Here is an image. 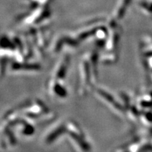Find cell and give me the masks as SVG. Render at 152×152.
<instances>
[{
  "mask_svg": "<svg viewBox=\"0 0 152 152\" xmlns=\"http://www.w3.org/2000/svg\"><path fill=\"white\" fill-rule=\"evenodd\" d=\"M96 52L87 54L81 60L79 67L78 92L84 94L92 87L93 77H96V65L97 60Z\"/></svg>",
  "mask_w": 152,
  "mask_h": 152,
  "instance_id": "cell-1",
  "label": "cell"
},
{
  "mask_svg": "<svg viewBox=\"0 0 152 152\" xmlns=\"http://www.w3.org/2000/svg\"><path fill=\"white\" fill-rule=\"evenodd\" d=\"M74 145L81 151L90 150V145L87 143L82 129L75 122L69 121L66 123V134Z\"/></svg>",
  "mask_w": 152,
  "mask_h": 152,
  "instance_id": "cell-2",
  "label": "cell"
},
{
  "mask_svg": "<svg viewBox=\"0 0 152 152\" xmlns=\"http://www.w3.org/2000/svg\"><path fill=\"white\" fill-rule=\"evenodd\" d=\"M11 71L14 72H35L40 70V66L35 64L26 63L24 61H15L11 65Z\"/></svg>",
  "mask_w": 152,
  "mask_h": 152,
  "instance_id": "cell-3",
  "label": "cell"
},
{
  "mask_svg": "<svg viewBox=\"0 0 152 152\" xmlns=\"http://www.w3.org/2000/svg\"><path fill=\"white\" fill-rule=\"evenodd\" d=\"M66 134V123H59L53 128L50 132H48L46 137L45 138V141L48 144H52L56 142L60 137Z\"/></svg>",
  "mask_w": 152,
  "mask_h": 152,
  "instance_id": "cell-4",
  "label": "cell"
},
{
  "mask_svg": "<svg viewBox=\"0 0 152 152\" xmlns=\"http://www.w3.org/2000/svg\"><path fill=\"white\" fill-rule=\"evenodd\" d=\"M96 90L98 95L99 96V97L103 99L104 101H106V102H108V103L111 104V106H113L115 109L118 110V111L122 109V108L120 106V104L117 103L116 101L114 99V98L112 97L109 93L105 92V91L102 90V89H96Z\"/></svg>",
  "mask_w": 152,
  "mask_h": 152,
  "instance_id": "cell-5",
  "label": "cell"
}]
</instances>
